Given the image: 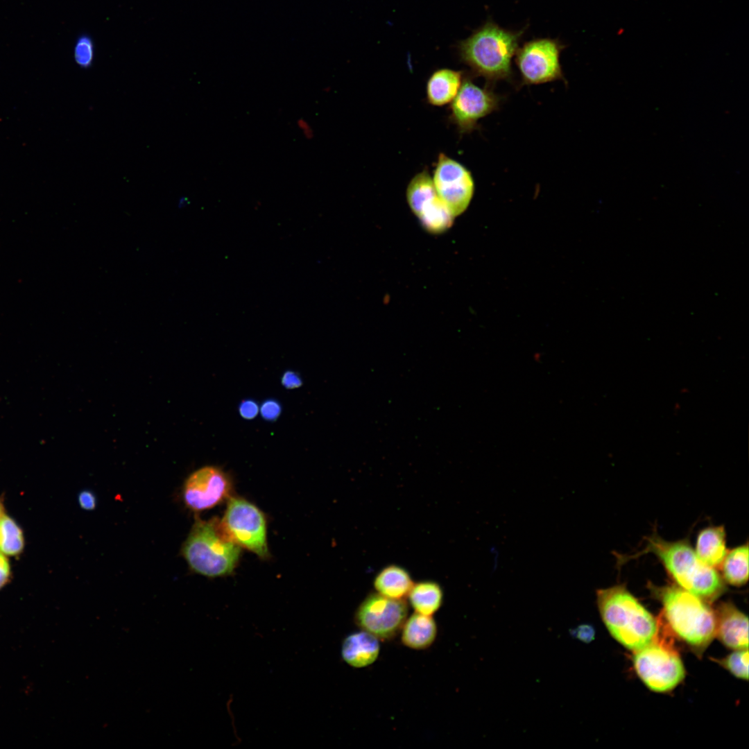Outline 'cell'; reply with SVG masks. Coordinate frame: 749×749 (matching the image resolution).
Here are the masks:
<instances>
[{
  "instance_id": "1f68e13d",
  "label": "cell",
  "mask_w": 749,
  "mask_h": 749,
  "mask_svg": "<svg viewBox=\"0 0 749 749\" xmlns=\"http://www.w3.org/2000/svg\"><path fill=\"white\" fill-rule=\"evenodd\" d=\"M189 205V199L186 197H182L178 201V206L181 208H184Z\"/></svg>"
},
{
  "instance_id": "8992f818",
  "label": "cell",
  "mask_w": 749,
  "mask_h": 749,
  "mask_svg": "<svg viewBox=\"0 0 749 749\" xmlns=\"http://www.w3.org/2000/svg\"><path fill=\"white\" fill-rule=\"evenodd\" d=\"M655 638L644 648L635 651L633 666L642 682L653 691L666 692L674 689L685 678V670L673 644V635L658 619Z\"/></svg>"
},
{
  "instance_id": "7402d4cb",
  "label": "cell",
  "mask_w": 749,
  "mask_h": 749,
  "mask_svg": "<svg viewBox=\"0 0 749 749\" xmlns=\"http://www.w3.org/2000/svg\"><path fill=\"white\" fill-rule=\"evenodd\" d=\"M24 547L21 528L15 521L3 515L0 518V552L5 555L19 554Z\"/></svg>"
},
{
  "instance_id": "d4e9b609",
  "label": "cell",
  "mask_w": 749,
  "mask_h": 749,
  "mask_svg": "<svg viewBox=\"0 0 749 749\" xmlns=\"http://www.w3.org/2000/svg\"><path fill=\"white\" fill-rule=\"evenodd\" d=\"M282 413L281 402L273 397L265 399L259 404V414L261 418L269 422L277 421Z\"/></svg>"
},
{
  "instance_id": "52a82bcc",
  "label": "cell",
  "mask_w": 749,
  "mask_h": 749,
  "mask_svg": "<svg viewBox=\"0 0 749 749\" xmlns=\"http://www.w3.org/2000/svg\"><path fill=\"white\" fill-rule=\"evenodd\" d=\"M221 524L239 546L261 558L268 556L266 517L255 505L241 497H230Z\"/></svg>"
},
{
  "instance_id": "d6986e66",
  "label": "cell",
  "mask_w": 749,
  "mask_h": 749,
  "mask_svg": "<svg viewBox=\"0 0 749 749\" xmlns=\"http://www.w3.org/2000/svg\"><path fill=\"white\" fill-rule=\"evenodd\" d=\"M413 581L409 572L404 567L390 565L381 569L373 580L377 593L394 599L407 596Z\"/></svg>"
},
{
  "instance_id": "30bf717a",
  "label": "cell",
  "mask_w": 749,
  "mask_h": 749,
  "mask_svg": "<svg viewBox=\"0 0 749 749\" xmlns=\"http://www.w3.org/2000/svg\"><path fill=\"white\" fill-rule=\"evenodd\" d=\"M406 199L411 211L428 232L442 233L453 224L454 216L437 193L428 171L417 173L411 180Z\"/></svg>"
},
{
  "instance_id": "3957f363",
  "label": "cell",
  "mask_w": 749,
  "mask_h": 749,
  "mask_svg": "<svg viewBox=\"0 0 749 749\" xmlns=\"http://www.w3.org/2000/svg\"><path fill=\"white\" fill-rule=\"evenodd\" d=\"M650 585L662 605L660 619L668 630L701 654L715 637V613L709 603L677 585Z\"/></svg>"
},
{
  "instance_id": "f546056e",
  "label": "cell",
  "mask_w": 749,
  "mask_h": 749,
  "mask_svg": "<svg viewBox=\"0 0 749 749\" xmlns=\"http://www.w3.org/2000/svg\"><path fill=\"white\" fill-rule=\"evenodd\" d=\"M296 125L298 128L301 131L302 135L307 139H311L314 136L313 130L309 123V121L304 118H299L296 121Z\"/></svg>"
},
{
  "instance_id": "6da1fadb",
  "label": "cell",
  "mask_w": 749,
  "mask_h": 749,
  "mask_svg": "<svg viewBox=\"0 0 749 749\" xmlns=\"http://www.w3.org/2000/svg\"><path fill=\"white\" fill-rule=\"evenodd\" d=\"M644 546L633 555L617 556L620 565L640 556L652 553L664 567L680 587L707 603L714 601L725 590L724 580L715 568L703 563L686 540H664L656 533L645 539Z\"/></svg>"
},
{
  "instance_id": "ba28073f",
  "label": "cell",
  "mask_w": 749,
  "mask_h": 749,
  "mask_svg": "<svg viewBox=\"0 0 749 749\" xmlns=\"http://www.w3.org/2000/svg\"><path fill=\"white\" fill-rule=\"evenodd\" d=\"M565 46L557 39L535 38L524 42L515 54L523 85L565 81L560 57Z\"/></svg>"
},
{
  "instance_id": "d6a6232c",
  "label": "cell",
  "mask_w": 749,
  "mask_h": 749,
  "mask_svg": "<svg viewBox=\"0 0 749 749\" xmlns=\"http://www.w3.org/2000/svg\"><path fill=\"white\" fill-rule=\"evenodd\" d=\"M3 515H4V513H3V506H2L1 503L0 502V518H1V517H2Z\"/></svg>"
},
{
  "instance_id": "4316f807",
  "label": "cell",
  "mask_w": 749,
  "mask_h": 749,
  "mask_svg": "<svg viewBox=\"0 0 749 749\" xmlns=\"http://www.w3.org/2000/svg\"><path fill=\"white\" fill-rule=\"evenodd\" d=\"M280 383L284 388L293 390L299 388L303 385V379L298 372L286 370L281 376Z\"/></svg>"
},
{
  "instance_id": "5b68a950",
  "label": "cell",
  "mask_w": 749,
  "mask_h": 749,
  "mask_svg": "<svg viewBox=\"0 0 749 749\" xmlns=\"http://www.w3.org/2000/svg\"><path fill=\"white\" fill-rule=\"evenodd\" d=\"M241 547L224 531L218 519H197L184 542L181 553L192 571L215 578L232 573Z\"/></svg>"
},
{
  "instance_id": "484cf974",
  "label": "cell",
  "mask_w": 749,
  "mask_h": 749,
  "mask_svg": "<svg viewBox=\"0 0 749 749\" xmlns=\"http://www.w3.org/2000/svg\"><path fill=\"white\" fill-rule=\"evenodd\" d=\"M238 412L243 419L246 420H253L259 413V404L255 399H243L239 404Z\"/></svg>"
},
{
  "instance_id": "4fadbf2b",
  "label": "cell",
  "mask_w": 749,
  "mask_h": 749,
  "mask_svg": "<svg viewBox=\"0 0 749 749\" xmlns=\"http://www.w3.org/2000/svg\"><path fill=\"white\" fill-rule=\"evenodd\" d=\"M232 488L230 475L214 465L203 466L193 472L184 481L182 498L193 511L210 509L230 497Z\"/></svg>"
},
{
  "instance_id": "603a6c76",
  "label": "cell",
  "mask_w": 749,
  "mask_h": 749,
  "mask_svg": "<svg viewBox=\"0 0 749 749\" xmlns=\"http://www.w3.org/2000/svg\"><path fill=\"white\" fill-rule=\"evenodd\" d=\"M735 677L748 680V651L739 649L721 660H714Z\"/></svg>"
},
{
  "instance_id": "ac0fdd59",
  "label": "cell",
  "mask_w": 749,
  "mask_h": 749,
  "mask_svg": "<svg viewBox=\"0 0 749 749\" xmlns=\"http://www.w3.org/2000/svg\"><path fill=\"white\" fill-rule=\"evenodd\" d=\"M724 527L710 526L703 529L698 535L695 552L705 565L720 567L728 550Z\"/></svg>"
},
{
  "instance_id": "f1b7e54d",
  "label": "cell",
  "mask_w": 749,
  "mask_h": 749,
  "mask_svg": "<svg viewBox=\"0 0 749 749\" xmlns=\"http://www.w3.org/2000/svg\"><path fill=\"white\" fill-rule=\"evenodd\" d=\"M10 575V565L7 558L0 552V588L7 582Z\"/></svg>"
},
{
  "instance_id": "7c38bea8",
  "label": "cell",
  "mask_w": 749,
  "mask_h": 749,
  "mask_svg": "<svg viewBox=\"0 0 749 749\" xmlns=\"http://www.w3.org/2000/svg\"><path fill=\"white\" fill-rule=\"evenodd\" d=\"M500 101L492 89L481 87L470 77H464L450 105V120L460 133H470L477 128L480 119L499 108Z\"/></svg>"
},
{
  "instance_id": "9a60e30c",
  "label": "cell",
  "mask_w": 749,
  "mask_h": 749,
  "mask_svg": "<svg viewBox=\"0 0 749 749\" xmlns=\"http://www.w3.org/2000/svg\"><path fill=\"white\" fill-rule=\"evenodd\" d=\"M379 652V640L362 630L347 635L342 642L341 650L343 661L354 668H363L372 664L378 658Z\"/></svg>"
},
{
  "instance_id": "2e32d148",
  "label": "cell",
  "mask_w": 749,
  "mask_h": 749,
  "mask_svg": "<svg viewBox=\"0 0 749 749\" xmlns=\"http://www.w3.org/2000/svg\"><path fill=\"white\" fill-rule=\"evenodd\" d=\"M402 644L413 650H424L436 639L438 628L432 616L414 612L407 617L401 628Z\"/></svg>"
},
{
  "instance_id": "e0dca14e",
  "label": "cell",
  "mask_w": 749,
  "mask_h": 749,
  "mask_svg": "<svg viewBox=\"0 0 749 749\" xmlns=\"http://www.w3.org/2000/svg\"><path fill=\"white\" fill-rule=\"evenodd\" d=\"M460 71L439 69L432 73L427 83V98L432 105L442 106L452 101L463 82Z\"/></svg>"
},
{
  "instance_id": "277c9868",
  "label": "cell",
  "mask_w": 749,
  "mask_h": 749,
  "mask_svg": "<svg viewBox=\"0 0 749 749\" xmlns=\"http://www.w3.org/2000/svg\"><path fill=\"white\" fill-rule=\"evenodd\" d=\"M596 604L610 635L628 649L638 651L655 638L658 620L625 585L598 589Z\"/></svg>"
},
{
  "instance_id": "7a4b0ae2",
  "label": "cell",
  "mask_w": 749,
  "mask_h": 749,
  "mask_svg": "<svg viewBox=\"0 0 749 749\" xmlns=\"http://www.w3.org/2000/svg\"><path fill=\"white\" fill-rule=\"evenodd\" d=\"M525 30H508L488 20L458 42L460 61L474 76L484 78L488 87L499 80H512L513 59Z\"/></svg>"
},
{
  "instance_id": "cb8c5ba5",
  "label": "cell",
  "mask_w": 749,
  "mask_h": 749,
  "mask_svg": "<svg viewBox=\"0 0 749 749\" xmlns=\"http://www.w3.org/2000/svg\"><path fill=\"white\" fill-rule=\"evenodd\" d=\"M73 54L76 63L80 67H90L95 56V46L92 37L85 34L79 36L74 44Z\"/></svg>"
},
{
  "instance_id": "44dd1931",
  "label": "cell",
  "mask_w": 749,
  "mask_h": 749,
  "mask_svg": "<svg viewBox=\"0 0 749 749\" xmlns=\"http://www.w3.org/2000/svg\"><path fill=\"white\" fill-rule=\"evenodd\" d=\"M720 568L722 578L728 584L741 586L748 580V545L737 546L728 551Z\"/></svg>"
},
{
  "instance_id": "9c48e42d",
  "label": "cell",
  "mask_w": 749,
  "mask_h": 749,
  "mask_svg": "<svg viewBox=\"0 0 749 749\" xmlns=\"http://www.w3.org/2000/svg\"><path fill=\"white\" fill-rule=\"evenodd\" d=\"M408 614V604L404 599H390L375 592L369 594L358 606L354 622L379 641H388L399 632Z\"/></svg>"
},
{
  "instance_id": "4dcf8cb0",
  "label": "cell",
  "mask_w": 749,
  "mask_h": 749,
  "mask_svg": "<svg viewBox=\"0 0 749 749\" xmlns=\"http://www.w3.org/2000/svg\"><path fill=\"white\" fill-rule=\"evenodd\" d=\"M577 632L578 638L587 642L591 641L594 636V628L589 626H583L580 627Z\"/></svg>"
},
{
  "instance_id": "8fae6325",
  "label": "cell",
  "mask_w": 749,
  "mask_h": 749,
  "mask_svg": "<svg viewBox=\"0 0 749 749\" xmlns=\"http://www.w3.org/2000/svg\"><path fill=\"white\" fill-rule=\"evenodd\" d=\"M432 180L439 197L454 217L467 208L474 194V181L465 166L441 153Z\"/></svg>"
},
{
  "instance_id": "83f0119b",
  "label": "cell",
  "mask_w": 749,
  "mask_h": 749,
  "mask_svg": "<svg viewBox=\"0 0 749 749\" xmlns=\"http://www.w3.org/2000/svg\"><path fill=\"white\" fill-rule=\"evenodd\" d=\"M80 508L85 510H94L97 506V500L94 492L89 490H82L78 497Z\"/></svg>"
},
{
  "instance_id": "ffe728a7",
  "label": "cell",
  "mask_w": 749,
  "mask_h": 749,
  "mask_svg": "<svg viewBox=\"0 0 749 749\" xmlns=\"http://www.w3.org/2000/svg\"><path fill=\"white\" fill-rule=\"evenodd\" d=\"M443 596L439 583L422 580L413 583L406 597L415 612L433 616L442 606Z\"/></svg>"
},
{
  "instance_id": "5bb4252c",
  "label": "cell",
  "mask_w": 749,
  "mask_h": 749,
  "mask_svg": "<svg viewBox=\"0 0 749 749\" xmlns=\"http://www.w3.org/2000/svg\"><path fill=\"white\" fill-rule=\"evenodd\" d=\"M715 636L728 648L739 650L748 648V619L731 603L719 604L714 610Z\"/></svg>"
}]
</instances>
